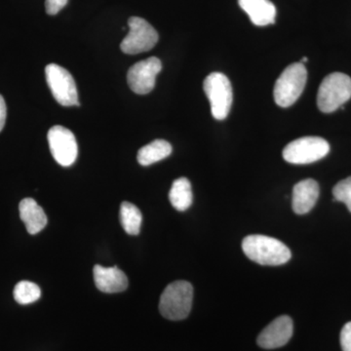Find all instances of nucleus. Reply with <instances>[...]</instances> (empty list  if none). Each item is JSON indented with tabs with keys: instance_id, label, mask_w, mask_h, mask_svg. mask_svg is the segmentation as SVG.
<instances>
[{
	"instance_id": "obj_22",
	"label": "nucleus",
	"mask_w": 351,
	"mask_h": 351,
	"mask_svg": "<svg viewBox=\"0 0 351 351\" xmlns=\"http://www.w3.org/2000/svg\"><path fill=\"white\" fill-rule=\"evenodd\" d=\"M341 346L343 351H351V322L346 323L341 330Z\"/></svg>"
},
{
	"instance_id": "obj_20",
	"label": "nucleus",
	"mask_w": 351,
	"mask_h": 351,
	"mask_svg": "<svg viewBox=\"0 0 351 351\" xmlns=\"http://www.w3.org/2000/svg\"><path fill=\"white\" fill-rule=\"evenodd\" d=\"M335 201L345 203L351 213V177L339 182L332 189Z\"/></svg>"
},
{
	"instance_id": "obj_14",
	"label": "nucleus",
	"mask_w": 351,
	"mask_h": 351,
	"mask_svg": "<svg viewBox=\"0 0 351 351\" xmlns=\"http://www.w3.org/2000/svg\"><path fill=\"white\" fill-rule=\"evenodd\" d=\"M239 3L254 25L265 27L276 22V8L269 0H239Z\"/></svg>"
},
{
	"instance_id": "obj_3",
	"label": "nucleus",
	"mask_w": 351,
	"mask_h": 351,
	"mask_svg": "<svg viewBox=\"0 0 351 351\" xmlns=\"http://www.w3.org/2000/svg\"><path fill=\"white\" fill-rule=\"evenodd\" d=\"M351 98V78L341 73L327 75L321 82L317 94V106L321 112H336Z\"/></svg>"
},
{
	"instance_id": "obj_12",
	"label": "nucleus",
	"mask_w": 351,
	"mask_h": 351,
	"mask_svg": "<svg viewBox=\"0 0 351 351\" xmlns=\"http://www.w3.org/2000/svg\"><path fill=\"white\" fill-rule=\"evenodd\" d=\"M319 184L313 179L302 180L293 189L292 208L298 215L311 212L319 197Z\"/></svg>"
},
{
	"instance_id": "obj_2",
	"label": "nucleus",
	"mask_w": 351,
	"mask_h": 351,
	"mask_svg": "<svg viewBox=\"0 0 351 351\" xmlns=\"http://www.w3.org/2000/svg\"><path fill=\"white\" fill-rule=\"evenodd\" d=\"M193 301V285L188 281H175L163 291L159 301V311L166 319H186L191 313Z\"/></svg>"
},
{
	"instance_id": "obj_7",
	"label": "nucleus",
	"mask_w": 351,
	"mask_h": 351,
	"mask_svg": "<svg viewBox=\"0 0 351 351\" xmlns=\"http://www.w3.org/2000/svg\"><path fill=\"white\" fill-rule=\"evenodd\" d=\"M129 32L120 44L122 52L129 55L147 52L156 45L158 34L143 18L131 17L128 20Z\"/></svg>"
},
{
	"instance_id": "obj_23",
	"label": "nucleus",
	"mask_w": 351,
	"mask_h": 351,
	"mask_svg": "<svg viewBox=\"0 0 351 351\" xmlns=\"http://www.w3.org/2000/svg\"><path fill=\"white\" fill-rule=\"evenodd\" d=\"M6 114L7 110L5 101H4L3 97L0 95V132L2 131L4 125H5Z\"/></svg>"
},
{
	"instance_id": "obj_5",
	"label": "nucleus",
	"mask_w": 351,
	"mask_h": 351,
	"mask_svg": "<svg viewBox=\"0 0 351 351\" xmlns=\"http://www.w3.org/2000/svg\"><path fill=\"white\" fill-rule=\"evenodd\" d=\"M203 89L209 99L214 119H226L233 100L232 83L228 76L221 73H212L205 78Z\"/></svg>"
},
{
	"instance_id": "obj_1",
	"label": "nucleus",
	"mask_w": 351,
	"mask_h": 351,
	"mask_svg": "<svg viewBox=\"0 0 351 351\" xmlns=\"http://www.w3.org/2000/svg\"><path fill=\"white\" fill-rule=\"evenodd\" d=\"M242 250L249 260L262 265H281L292 257L290 249L280 240L267 235L253 234L245 237Z\"/></svg>"
},
{
	"instance_id": "obj_8",
	"label": "nucleus",
	"mask_w": 351,
	"mask_h": 351,
	"mask_svg": "<svg viewBox=\"0 0 351 351\" xmlns=\"http://www.w3.org/2000/svg\"><path fill=\"white\" fill-rule=\"evenodd\" d=\"M45 75L53 97L60 105L64 107L80 106L75 80L66 69L59 64H50L45 68Z\"/></svg>"
},
{
	"instance_id": "obj_19",
	"label": "nucleus",
	"mask_w": 351,
	"mask_h": 351,
	"mask_svg": "<svg viewBox=\"0 0 351 351\" xmlns=\"http://www.w3.org/2000/svg\"><path fill=\"white\" fill-rule=\"evenodd\" d=\"M40 295V288L31 281H20L14 288V299L20 304H32L38 301Z\"/></svg>"
},
{
	"instance_id": "obj_10",
	"label": "nucleus",
	"mask_w": 351,
	"mask_h": 351,
	"mask_svg": "<svg viewBox=\"0 0 351 351\" xmlns=\"http://www.w3.org/2000/svg\"><path fill=\"white\" fill-rule=\"evenodd\" d=\"M162 64L156 57L143 60L132 66L127 73V82L134 93H151L156 86V76L160 73Z\"/></svg>"
},
{
	"instance_id": "obj_24",
	"label": "nucleus",
	"mask_w": 351,
	"mask_h": 351,
	"mask_svg": "<svg viewBox=\"0 0 351 351\" xmlns=\"http://www.w3.org/2000/svg\"><path fill=\"white\" fill-rule=\"evenodd\" d=\"M307 61H308V59H307V58H306V57H304V58H302V62H301V63H302V64L306 63V62H307Z\"/></svg>"
},
{
	"instance_id": "obj_18",
	"label": "nucleus",
	"mask_w": 351,
	"mask_h": 351,
	"mask_svg": "<svg viewBox=\"0 0 351 351\" xmlns=\"http://www.w3.org/2000/svg\"><path fill=\"white\" fill-rule=\"evenodd\" d=\"M119 218L122 228L128 234L137 235L140 233L143 216L137 206L124 201L120 206Z\"/></svg>"
},
{
	"instance_id": "obj_15",
	"label": "nucleus",
	"mask_w": 351,
	"mask_h": 351,
	"mask_svg": "<svg viewBox=\"0 0 351 351\" xmlns=\"http://www.w3.org/2000/svg\"><path fill=\"white\" fill-rule=\"evenodd\" d=\"M21 219L29 234H36L47 225V216L43 208L32 198H25L19 205Z\"/></svg>"
},
{
	"instance_id": "obj_4",
	"label": "nucleus",
	"mask_w": 351,
	"mask_h": 351,
	"mask_svg": "<svg viewBox=\"0 0 351 351\" xmlns=\"http://www.w3.org/2000/svg\"><path fill=\"white\" fill-rule=\"evenodd\" d=\"M307 80L306 66L302 63H294L287 66L274 86V101L279 107L289 108L294 105L301 97Z\"/></svg>"
},
{
	"instance_id": "obj_9",
	"label": "nucleus",
	"mask_w": 351,
	"mask_h": 351,
	"mask_svg": "<svg viewBox=\"0 0 351 351\" xmlns=\"http://www.w3.org/2000/svg\"><path fill=\"white\" fill-rule=\"evenodd\" d=\"M51 154L60 165L69 167L77 158L78 147L73 132L61 125L52 127L48 132Z\"/></svg>"
},
{
	"instance_id": "obj_6",
	"label": "nucleus",
	"mask_w": 351,
	"mask_h": 351,
	"mask_svg": "<svg viewBox=\"0 0 351 351\" xmlns=\"http://www.w3.org/2000/svg\"><path fill=\"white\" fill-rule=\"evenodd\" d=\"M330 145L320 137H302L293 141L283 149V158L291 164H309L324 158Z\"/></svg>"
},
{
	"instance_id": "obj_13",
	"label": "nucleus",
	"mask_w": 351,
	"mask_h": 351,
	"mask_svg": "<svg viewBox=\"0 0 351 351\" xmlns=\"http://www.w3.org/2000/svg\"><path fill=\"white\" fill-rule=\"evenodd\" d=\"M94 280L96 287L103 293L113 294L125 291L128 287V278L119 267H104L95 265Z\"/></svg>"
},
{
	"instance_id": "obj_21",
	"label": "nucleus",
	"mask_w": 351,
	"mask_h": 351,
	"mask_svg": "<svg viewBox=\"0 0 351 351\" xmlns=\"http://www.w3.org/2000/svg\"><path fill=\"white\" fill-rule=\"evenodd\" d=\"M69 0H45L46 12L49 15H56L68 3Z\"/></svg>"
},
{
	"instance_id": "obj_16",
	"label": "nucleus",
	"mask_w": 351,
	"mask_h": 351,
	"mask_svg": "<svg viewBox=\"0 0 351 351\" xmlns=\"http://www.w3.org/2000/svg\"><path fill=\"white\" fill-rule=\"evenodd\" d=\"M172 145L165 140H156L145 145L138 152V162L143 166H149L167 158L172 154Z\"/></svg>"
},
{
	"instance_id": "obj_11",
	"label": "nucleus",
	"mask_w": 351,
	"mask_h": 351,
	"mask_svg": "<svg viewBox=\"0 0 351 351\" xmlns=\"http://www.w3.org/2000/svg\"><path fill=\"white\" fill-rule=\"evenodd\" d=\"M293 331V320L287 315L279 316L258 335V345L265 350L281 348L292 338Z\"/></svg>"
},
{
	"instance_id": "obj_17",
	"label": "nucleus",
	"mask_w": 351,
	"mask_h": 351,
	"mask_svg": "<svg viewBox=\"0 0 351 351\" xmlns=\"http://www.w3.org/2000/svg\"><path fill=\"white\" fill-rule=\"evenodd\" d=\"M169 199L178 211H186L193 204V195L191 182L186 178H179L173 182Z\"/></svg>"
}]
</instances>
